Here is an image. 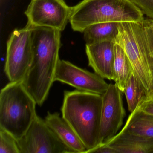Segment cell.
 <instances>
[{
	"label": "cell",
	"mask_w": 153,
	"mask_h": 153,
	"mask_svg": "<svg viewBox=\"0 0 153 153\" xmlns=\"http://www.w3.org/2000/svg\"><path fill=\"white\" fill-rule=\"evenodd\" d=\"M61 32L47 27L32 28V62L23 82L39 106L49 95L55 82L60 59Z\"/></svg>",
	"instance_id": "6da1fadb"
},
{
	"label": "cell",
	"mask_w": 153,
	"mask_h": 153,
	"mask_svg": "<svg viewBox=\"0 0 153 153\" xmlns=\"http://www.w3.org/2000/svg\"><path fill=\"white\" fill-rule=\"evenodd\" d=\"M102 103V95L77 89L64 92L62 117L76 133L87 151L100 145Z\"/></svg>",
	"instance_id": "7a4b0ae2"
},
{
	"label": "cell",
	"mask_w": 153,
	"mask_h": 153,
	"mask_svg": "<svg viewBox=\"0 0 153 153\" xmlns=\"http://www.w3.org/2000/svg\"><path fill=\"white\" fill-rule=\"evenodd\" d=\"M144 15L130 0H83L71 7L69 22L75 32L104 22H137Z\"/></svg>",
	"instance_id": "3957f363"
},
{
	"label": "cell",
	"mask_w": 153,
	"mask_h": 153,
	"mask_svg": "<svg viewBox=\"0 0 153 153\" xmlns=\"http://www.w3.org/2000/svg\"><path fill=\"white\" fill-rule=\"evenodd\" d=\"M114 42L125 52L138 80L148 91L153 89V48L144 20L120 23Z\"/></svg>",
	"instance_id": "277c9868"
},
{
	"label": "cell",
	"mask_w": 153,
	"mask_h": 153,
	"mask_svg": "<svg viewBox=\"0 0 153 153\" xmlns=\"http://www.w3.org/2000/svg\"><path fill=\"white\" fill-rule=\"evenodd\" d=\"M36 105L23 81L10 82L0 93V128L19 139L37 115Z\"/></svg>",
	"instance_id": "5b68a950"
},
{
	"label": "cell",
	"mask_w": 153,
	"mask_h": 153,
	"mask_svg": "<svg viewBox=\"0 0 153 153\" xmlns=\"http://www.w3.org/2000/svg\"><path fill=\"white\" fill-rule=\"evenodd\" d=\"M32 28L14 30L7 42L5 72L10 82L23 81L32 62Z\"/></svg>",
	"instance_id": "8992f818"
},
{
	"label": "cell",
	"mask_w": 153,
	"mask_h": 153,
	"mask_svg": "<svg viewBox=\"0 0 153 153\" xmlns=\"http://www.w3.org/2000/svg\"><path fill=\"white\" fill-rule=\"evenodd\" d=\"M17 141L20 153H75L37 115L25 135Z\"/></svg>",
	"instance_id": "52a82bcc"
},
{
	"label": "cell",
	"mask_w": 153,
	"mask_h": 153,
	"mask_svg": "<svg viewBox=\"0 0 153 153\" xmlns=\"http://www.w3.org/2000/svg\"><path fill=\"white\" fill-rule=\"evenodd\" d=\"M71 10L64 0H31L25 12L27 26L52 28L62 32L69 22Z\"/></svg>",
	"instance_id": "ba28073f"
},
{
	"label": "cell",
	"mask_w": 153,
	"mask_h": 153,
	"mask_svg": "<svg viewBox=\"0 0 153 153\" xmlns=\"http://www.w3.org/2000/svg\"><path fill=\"white\" fill-rule=\"evenodd\" d=\"M122 93L115 84H110L102 95L100 145L106 144L111 140L123 124L126 112Z\"/></svg>",
	"instance_id": "9c48e42d"
},
{
	"label": "cell",
	"mask_w": 153,
	"mask_h": 153,
	"mask_svg": "<svg viewBox=\"0 0 153 153\" xmlns=\"http://www.w3.org/2000/svg\"><path fill=\"white\" fill-rule=\"evenodd\" d=\"M68 84L80 91L103 95L109 84L98 74L81 68L70 62L60 60L56 70L55 81Z\"/></svg>",
	"instance_id": "30bf717a"
},
{
	"label": "cell",
	"mask_w": 153,
	"mask_h": 153,
	"mask_svg": "<svg viewBox=\"0 0 153 153\" xmlns=\"http://www.w3.org/2000/svg\"><path fill=\"white\" fill-rule=\"evenodd\" d=\"M115 42L105 41L86 44L88 66L104 79L113 80Z\"/></svg>",
	"instance_id": "8fae6325"
},
{
	"label": "cell",
	"mask_w": 153,
	"mask_h": 153,
	"mask_svg": "<svg viewBox=\"0 0 153 153\" xmlns=\"http://www.w3.org/2000/svg\"><path fill=\"white\" fill-rule=\"evenodd\" d=\"M105 144L116 153H153V138L141 137L123 130Z\"/></svg>",
	"instance_id": "7c38bea8"
},
{
	"label": "cell",
	"mask_w": 153,
	"mask_h": 153,
	"mask_svg": "<svg viewBox=\"0 0 153 153\" xmlns=\"http://www.w3.org/2000/svg\"><path fill=\"white\" fill-rule=\"evenodd\" d=\"M45 120L61 140L75 153H85L86 148L81 140L59 113L48 112Z\"/></svg>",
	"instance_id": "4fadbf2b"
},
{
	"label": "cell",
	"mask_w": 153,
	"mask_h": 153,
	"mask_svg": "<svg viewBox=\"0 0 153 153\" xmlns=\"http://www.w3.org/2000/svg\"><path fill=\"white\" fill-rule=\"evenodd\" d=\"M122 130L141 137L153 138V114L137 107L131 113Z\"/></svg>",
	"instance_id": "5bb4252c"
},
{
	"label": "cell",
	"mask_w": 153,
	"mask_h": 153,
	"mask_svg": "<svg viewBox=\"0 0 153 153\" xmlns=\"http://www.w3.org/2000/svg\"><path fill=\"white\" fill-rule=\"evenodd\" d=\"M120 23L104 22L92 25L84 32L86 44H91L105 41L114 42L118 35Z\"/></svg>",
	"instance_id": "9a60e30c"
},
{
	"label": "cell",
	"mask_w": 153,
	"mask_h": 153,
	"mask_svg": "<svg viewBox=\"0 0 153 153\" xmlns=\"http://www.w3.org/2000/svg\"><path fill=\"white\" fill-rule=\"evenodd\" d=\"M133 72L132 66L125 52L120 45L115 44L113 80L123 93L126 82Z\"/></svg>",
	"instance_id": "2e32d148"
},
{
	"label": "cell",
	"mask_w": 153,
	"mask_h": 153,
	"mask_svg": "<svg viewBox=\"0 0 153 153\" xmlns=\"http://www.w3.org/2000/svg\"><path fill=\"white\" fill-rule=\"evenodd\" d=\"M148 92L132 72L125 84L123 91L126 97L128 109L131 113L137 109L147 94Z\"/></svg>",
	"instance_id": "e0dca14e"
},
{
	"label": "cell",
	"mask_w": 153,
	"mask_h": 153,
	"mask_svg": "<svg viewBox=\"0 0 153 153\" xmlns=\"http://www.w3.org/2000/svg\"><path fill=\"white\" fill-rule=\"evenodd\" d=\"M0 153H20L16 139L12 134L1 128Z\"/></svg>",
	"instance_id": "ac0fdd59"
},
{
	"label": "cell",
	"mask_w": 153,
	"mask_h": 153,
	"mask_svg": "<svg viewBox=\"0 0 153 153\" xmlns=\"http://www.w3.org/2000/svg\"><path fill=\"white\" fill-rule=\"evenodd\" d=\"M143 14L153 19V0H130Z\"/></svg>",
	"instance_id": "d6986e66"
},
{
	"label": "cell",
	"mask_w": 153,
	"mask_h": 153,
	"mask_svg": "<svg viewBox=\"0 0 153 153\" xmlns=\"http://www.w3.org/2000/svg\"><path fill=\"white\" fill-rule=\"evenodd\" d=\"M137 108L145 112L153 114V89L148 92L147 94Z\"/></svg>",
	"instance_id": "ffe728a7"
},
{
	"label": "cell",
	"mask_w": 153,
	"mask_h": 153,
	"mask_svg": "<svg viewBox=\"0 0 153 153\" xmlns=\"http://www.w3.org/2000/svg\"><path fill=\"white\" fill-rule=\"evenodd\" d=\"M86 153H116V151L107 144H101L90 150Z\"/></svg>",
	"instance_id": "44dd1931"
},
{
	"label": "cell",
	"mask_w": 153,
	"mask_h": 153,
	"mask_svg": "<svg viewBox=\"0 0 153 153\" xmlns=\"http://www.w3.org/2000/svg\"><path fill=\"white\" fill-rule=\"evenodd\" d=\"M144 22L146 25L150 42L152 43V46L153 47V19H150L146 20L144 19Z\"/></svg>",
	"instance_id": "7402d4cb"
},
{
	"label": "cell",
	"mask_w": 153,
	"mask_h": 153,
	"mask_svg": "<svg viewBox=\"0 0 153 153\" xmlns=\"http://www.w3.org/2000/svg\"><path fill=\"white\" fill-rule=\"evenodd\" d=\"M152 77H153V71H152Z\"/></svg>",
	"instance_id": "603a6c76"
},
{
	"label": "cell",
	"mask_w": 153,
	"mask_h": 153,
	"mask_svg": "<svg viewBox=\"0 0 153 153\" xmlns=\"http://www.w3.org/2000/svg\"><path fill=\"white\" fill-rule=\"evenodd\" d=\"M152 57H153V52L152 53Z\"/></svg>",
	"instance_id": "cb8c5ba5"
}]
</instances>
